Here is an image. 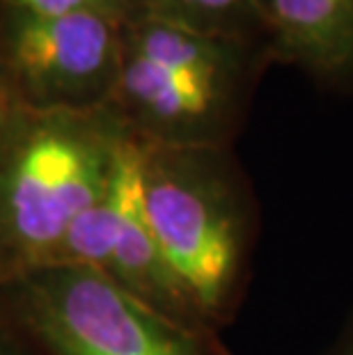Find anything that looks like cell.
Returning <instances> with one entry per match:
<instances>
[{
	"instance_id": "1",
	"label": "cell",
	"mask_w": 353,
	"mask_h": 355,
	"mask_svg": "<svg viewBox=\"0 0 353 355\" xmlns=\"http://www.w3.org/2000/svg\"><path fill=\"white\" fill-rule=\"evenodd\" d=\"M271 51L140 17L122 30L108 110L136 138L163 147H234Z\"/></svg>"
},
{
	"instance_id": "2",
	"label": "cell",
	"mask_w": 353,
	"mask_h": 355,
	"mask_svg": "<svg viewBox=\"0 0 353 355\" xmlns=\"http://www.w3.org/2000/svg\"><path fill=\"white\" fill-rule=\"evenodd\" d=\"M142 202L163 259L207 326L221 332L243 300L259 225L234 147L142 140Z\"/></svg>"
},
{
	"instance_id": "3",
	"label": "cell",
	"mask_w": 353,
	"mask_h": 355,
	"mask_svg": "<svg viewBox=\"0 0 353 355\" xmlns=\"http://www.w3.org/2000/svg\"><path fill=\"white\" fill-rule=\"evenodd\" d=\"M124 133L108 108L12 110L0 128V289L53 266L108 186Z\"/></svg>"
},
{
	"instance_id": "4",
	"label": "cell",
	"mask_w": 353,
	"mask_h": 355,
	"mask_svg": "<svg viewBox=\"0 0 353 355\" xmlns=\"http://www.w3.org/2000/svg\"><path fill=\"white\" fill-rule=\"evenodd\" d=\"M10 293L51 355H232L221 332L170 319L85 266L44 268Z\"/></svg>"
},
{
	"instance_id": "5",
	"label": "cell",
	"mask_w": 353,
	"mask_h": 355,
	"mask_svg": "<svg viewBox=\"0 0 353 355\" xmlns=\"http://www.w3.org/2000/svg\"><path fill=\"white\" fill-rule=\"evenodd\" d=\"M126 21L103 14H33L0 5V64L19 105L108 108Z\"/></svg>"
},
{
	"instance_id": "6",
	"label": "cell",
	"mask_w": 353,
	"mask_h": 355,
	"mask_svg": "<svg viewBox=\"0 0 353 355\" xmlns=\"http://www.w3.org/2000/svg\"><path fill=\"white\" fill-rule=\"evenodd\" d=\"M53 266L92 268L170 319L212 330L177 282L149 227L142 202V140L129 131L119 142L108 186L69 227Z\"/></svg>"
},
{
	"instance_id": "7",
	"label": "cell",
	"mask_w": 353,
	"mask_h": 355,
	"mask_svg": "<svg viewBox=\"0 0 353 355\" xmlns=\"http://www.w3.org/2000/svg\"><path fill=\"white\" fill-rule=\"evenodd\" d=\"M261 17L273 64L353 94V0H261Z\"/></svg>"
},
{
	"instance_id": "8",
	"label": "cell",
	"mask_w": 353,
	"mask_h": 355,
	"mask_svg": "<svg viewBox=\"0 0 353 355\" xmlns=\"http://www.w3.org/2000/svg\"><path fill=\"white\" fill-rule=\"evenodd\" d=\"M142 14L195 33L268 46L261 0H142Z\"/></svg>"
},
{
	"instance_id": "9",
	"label": "cell",
	"mask_w": 353,
	"mask_h": 355,
	"mask_svg": "<svg viewBox=\"0 0 353 355\" xmlns=\"http://www.w3.org/2000/svg\"><path fill=\"white\" fill-rule=\"evenodd\" d=\"M3 7H14L33 14H103L119 21H131L142 14V0H0Z\"/></svg>"
},
{
	"instance_id": "10",
	"label": "cell",
	"mask_w": 353,
	"mask_h": 355,
	"mask_svg": "<svg viewBox=\"0 0 353 355\" xmlns=\"http://www.w3.org/2000/svg\"><path fill=\"white\" fill-rule=\"evenodd\" d=\"M324 355H353V312L342 323L340 332L335 335L333 344L328 346Z\"/></svg>"
},
{
	"instance_id": "11",
	"label": "cell",
	"mask_w": 353,
	"mask_h": 355,
	"mask_svg": "<svg viewBox=\"0 0 353 355\" xmlns=\"http://www.w3.org/2000/svg\"><path fill=\"white\" fill-rule=\"evenodd\" d=\"M17 96H14V89L10 85V78H7V73L3 69V64H0V128L7 122V117L12 115V110L17 108Z\"/></svg>"
},
{
	"instance_id": "12",
	"label": "cell",
	"mask_w": 353,
	"mask_h": 355,
	"mask_svg": "<svg viewBox=\"0 0 353 355\" xmlns=\"http://www.w3.org/2000/svg\"><path fill=\"white\" fill-rule=\"evenodd\" d=\"M0 355H24V353H21L10 339H5L3 335H0Z\"/></svg>"
}]
</instances>
